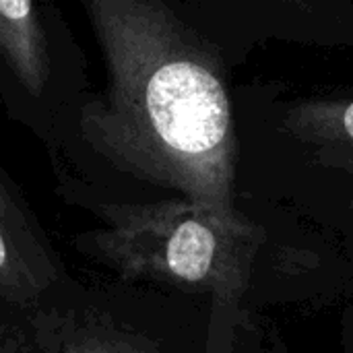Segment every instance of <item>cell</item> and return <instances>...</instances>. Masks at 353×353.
<instances>
[{
    "mask_svg": "<svg viewBox=\"0 0 353 353\" xmlns=\"http://www.w3.org/2000/svg\"><path fill=\"white\" fill-rule=\"evenodd\" d=\"M345 350L347 353H353V312H350L347 316V325H345Z\"/></svg>",
    "mask_w": 353,
    "mask_h": 353,
    "instance_id": "7",
    "label": "cell"
},
{
    "mask_svg": "<svg viewBox=\"0 0 353 353\" xmlns=\"http://www.w3.org/2000/svg\"><path fill=\"white\" fill-rule=\"evenodd\" d=\"M108 83L83 141L120 172L238 223V137L217 50L159 0H87Z\"/></svg>",
    "mask_w": 353,
    "mask_h": 353,
    "instance_id": "1",
    "label": "cell"
},
{
    "mask_svg": "<svg viewBox=\"0 0 353 353\" xmlns=\"http://www.w3.org/2000/svg\"><path fill=\"white\" fill-rule=\"evenodd\" d=\"M103 228L79 238V250L99 259L124 279H149L188 292H207L215 304L240 300L256 232L188 201L105 203Z\"/></svg>",
    "mask_w": 353,
    "mask_h": 353,
    "instance_id": "2",
    "label": "cell"
},
{
    "mask_svg": "<svg viewBox=\"0 0 353 353\" xmlns=\"http://www.w3.org/2000/svg\"><path fill=\"white\" fill-rule=\"evenodd\" d=\"M283 126L321 165L353 174V97L304 99L288 108Z\"/></svg>",
    "mask_w": 353,
    "mask_h": 353,
    "instance_id": "5",
    "label": "cell"
},
{
    "mask_svg": "<svg viewBox=\"0 0 353 353\" xmlns=\"http://www.w3.org/2000/svg\"><path fill=\"white\" fill-rule=\"evenodd\" d=\"M0 353H21L19 350H14L8 341H0Z\"/></svg>",
    "mask_w": 353,
    "mask_h": 353,
    "instance_id": "8",
    "label": "cell"
},
{
    "mask_svg": "<svg viewBox=\"0 0 353 353\" xmlns=\"http://www.w3.org/2000/svg\"><path fill=\"white\" fill-rule=\"evenodd\" d=\"M0 56L29 95L43 93L50 79V52L33 2L0 0Z\"/></svg>",
    "mask_w": 353,
    "mask_h": 353,
    "instance_id": "6",
    "label": "cell"
},
{
    "mask_svg": "<svg viewBox=\"0 0 353 353\" xmlns=\"http://www.w3.org/2000/svg\"><path fill=\"white\" fill-rule=\"evenodd\" d=\"M31 329L39 353H159L141 333L91 308H41Z\"/></svg>",
    "mask_w": 353,
    "mask_h": 353,
    "instance_id": "4",
    "label": "cell"
},
{
    "mask_svg": "<svg viewBox=\"0 0 353 353\" xmlns=\"http://www.w3.org/2000/svg\"><path fill=\"white\" fill-rule=\"evenodd\" d=\"M58 277L48 240L0 172V298L33 308Z\"/></svg>",
    "mask_w": 353,
    "mask_h": 353,
    "instance_id": "3",
    "label": "cell"
}]
</instances>
